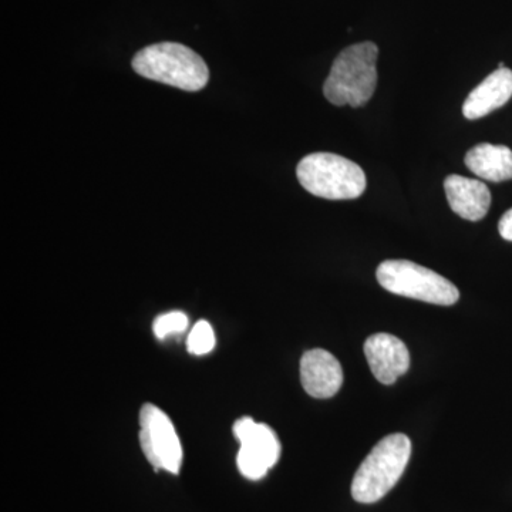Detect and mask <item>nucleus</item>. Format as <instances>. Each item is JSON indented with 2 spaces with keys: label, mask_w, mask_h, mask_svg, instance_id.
Segmentation results:
<instances>
[{
  "label": "nucleus",
  "mask_w": 512,
  "mask_h": 512,
  "mask_svg": "<svg viewBox=\"0 0 512 512\" xmlns=\"http://www.w3.org/2000/svg\"><path fill=\"white\" fill-rule=\"evenodd\" d=\"M133 69L144 79L168 84L184 92H198L210 80V70L204 59L181 43L164 42L144 47L134 56Z\"/></svg>",
  "instance_id": "obj_1"
},
{
  "label": "nucleus",
  "mask_w": 512,
  "mask_h": 512,
  "mask_svg": "<svg viewBox=\"0 0 512 512\" xmlns=\"http://www.w3.org/2000/svg\"><path fill=\"white\" fill-rule=\"evenodd\" d=\"M375 43L363 42L346 47L336 57L323 94L335 106L362 107L375 94L377 84Z\"/></svg>",
  "instance_id": "obj_2"
},
{
  "label": "nucleus",
  "mask_w": 512,
  "mask_h": 512,
  "mask_svg": "<svg viewBox=\"0 0 512 512\" xmlns=\"http://www.w3.org/2000/svg\"><path fill=\"white\" fill-rule=\"evenodd\" d=\"M412 456V441L406 434L384 437L357 468L352 495L360 504H375L399 483Z\"/></svg>",
  "instance_id": "obj_3"
},
{
  "label": "nucleus",
  "mask_w": 512,
  "mask_h": 512,
  "mask_svg": "<svg viewBox=\"0 0 512 512\" xmlns=\"http://www.w3.org/2000/svg\"><path fill=\"white\" fill-rule=\"evenodd\" d=\"M296 175L306 191L325 200H356L366 190L365 171L338 154H309L298 164Z\"/></svg>",
  "instance_id": "obj_4"
},
{
  "label": "nucleus",
  "mask_w": 512,
  "mask_h": 512,
  "mask_svg": "<svg viewBox=\"0 0 512 512\" xmlns=\"http://www.w3.org/2000/svg\"><path fill=\"white\" fill-rule=\"evenodd\" d=\"M376 276L379 284L394 295L441 306L454 305L460 299V292L448 279L412 261H384Z\"/></svg>",
  "instance_id": "obj_5"
},
{
  "label": "nucleus",
  "mask_w": 512,
  "mask_h": 512,
  "mask_svg": "<svg viewBox=\"0 0 512 512\" xmlns=\"http://www.w3.org/2000/svg\"><path fill=\"white\" fill-rule=\"evenodd\" d=\"M140 444L156 470L180 473L183 447L170 417L154 404H144L140 412Z\"/></svg>",
  "instance_id": "obj_6"
},
{
  "label": "nucleus",
  "mask_w": 512,
  "mask_h": 512,
  "mask_svg": "<svg viewBox=\"0 0 512 512\" xmlns=\"http://www.w3.org/2000/svg\"><path fill=\"white\" fill-rule=\"evenodd\" d=\"M234 434L241 443L237 457L239 471L249 480H261L278 463L281 441L271 427L256 423L251 417L235 421Z\"/></svg>",
  "instance_id": "obj_7"
},
{
  "label": "nucleus",
  "mask_w": 512,
  "mask_h": 512,
  "mask_svg": "<svg viewBox=\"0 0 512 512\" xmlns=\"http://www.w3.org/2000/svg\"><path fill=\"white\" fill-rule=\"evenodd\" d=\"M365 355L373 375L386 386L396 382L410 367L409 349L389 333H376L367 338Z\"/></svg>",
  "instance_id": "obj_8"
},
{
  "label": "nucleus",
  "mask_w": 512,
  "mask_h": 512,
  "mask_svg": "<svg viewBox=\"0 0 512 512\" xmlns=\"http://www.w3.org/2000/svg\"><path fill=\"white\" fill-rule=\"evenodd\" d=\"M301 382L309 396L315 399H329L342 387V366L339 360L326 350H308L301 359Z\"/></svg>",
  "instance_id": "obj_9"
},
{
  "label": "nucleus",
  "mask_w": 512,
  "mask_h": 512,
  "mask_svg": "<svg viewBox=\"0 0 512 512\" xmlns=\"http://www.w3.org/2000/svg\"><path fill=\"white\" fill-rule=\"evenodd\" d=\"M444 191L451 210L464 220H483L490 210L491 194L483 181L448 175L444 181Z\"/></svg>",
  "instance_id": "obj_10"
},
{
  "label": "nucleus",
  "mask_w": 512,
  "mask_h": 512,
  "mask_svg": "<svg viewBox=\"0 0 512 512\" xmlns=\"http://www.w3.org/2000/svg\"><path fill=\"white\" fill-rule=\"evenodd\" d=\"M512 97V72L498 67L485 77L464 101L463 114L468 120H478L507 104Z\"/></svg>",
  "instance_id": "obj_11"
},
{
  "label": "nucleus",
  "mask_w": 512,
  "mask_h": 512,
  "mask_svg": "<svg viewBox=\"0 0 512 512\" xmlns=\"http://www.w3.org/2000/svg\"><path fill=\"white\" fill-rule=\"evenodd\" d=\"M466 165L471 173L491 183L512 180V151L505 146L478 144L466 154Z\"/></svg>",
  "instance_id": "obj_12"
},
{
  "label": "nucleus",
  "mask_w": 512,
  "mask_h": 512,
  "mask_svg": "<svg viewBox=\"0 0 512 512\" xmlns=\"http://www.w3.org/2000/svg\"><path fill=\"white\" fill-rule=\"evenodd\" d=\"M215 348V335L212 326L207 320L195 323L187 340V349L192 355L202 356L212 352Z\"/></svg>",
  "instance_id": "obj_13"
},
{
  "label": "nucleus",
  "mask_w": 512,
  "mask_h": 512,
  "mask_svg": "<svg viewBox=\"0 0 512 512\" xmlns=\"http://www.w3.org/2000/svg\"><path fill=\"white\" fill-rule=\"evenodd\" d=\"M188 328V316L183 312H168L165 315L158 316L154 322V335L158 339H165L168 336L183 333Z\"/></svg>",
  "instance_id": "obj_14"
},
{
  "label": "nucleus",
  "mask_w": 512,
  "mask_h": 512,
  "mask_svg": "<svg viewBox=\"0 0 512 512\" xmlns=\"http://www.w3.org/2000/svg\"><path fill=\"white\" fill-rule=\"evenodd\" d=\"M498 231L505 241H512V208L508 210L498 222Z\"/></svg>",
  "instance_id": "obj_15"
}]
</instances>
